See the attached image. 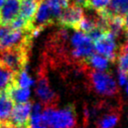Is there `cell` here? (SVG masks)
Masks as SVG:
<instances>
[{"mask_svg": "<svg viewBox=\"0 0 128 128\" xmlns=\"http://www.w3.org/2000/svg\"><path fill=\"white\" fill-rule=\"evenodd\" d=\"M82 72L85 75L86 86L91 92L105 97H115L119 93L116 81L108 72L93 69L84 64Z\"/></svg>", "mask_w": 128, "mask_h": 128, "instance_id": "6da1fadb", "label": "cell"}, {"mask_svg": "<svg viewBox=\"0 0 128 128\" xmlns=\"http://www.w3.org/2000/svg\"><path fill=\"white\" fill-rule=\"evenodd\" d=\"M41 118L48 128H77V114L72 104L62 109L57 106L44 107Z\"/></svg>", "mask_w": 128, "mask_h": 128, "instance_id": "7a4b0ae2", "label": "cell"}, {"mask_svg": "<svg viewBox=\"0 0 128 128\" xmlns=\"http://www.w3.org/2000/svg\"><path fill=\"white\" fill-rule=\"evenodd\" d=\"M31 46H16L0 49V66L12 72L26 69Z\"/></svg>", "mask_w": 128, "mask_h": 128, "instance_id": "3957f363", "label": "cell"}, {"mask_svg": "<svg viewBox=\"0 0 128 128\" xmlns=\"http://www.w3.org/2000/svg\"><path fill=\"white\" fill-rule=\"evenodd\" d=\"M37 76V86L35 92L41 101V104L44 107L56 106L59 101V97L50 87L46 68L43 64L39 67Z\"/></svg>", "mask_w": 128, "mask_h": 128, "instance_id": "277c9868", "label": "cell"}, {"mask_svg": "<svg viewBox=\"0 0 128 128\" xmlns=\"http://www.w3.org/2000/svg\"><path fill=\"white\" fill-rule=\"evenodd\" d=\"M94 50L97 54L107 58L110 62H116L118 57V46L116 38L111 32H105L95 41Z\"/></svg>", "mask_w": 128, "mask_h": 128, "instance_id": "5b68a950", "label": "cell"}, {"mask_svg": "<svg viewBox=\"0 0 128 128\" xmlns=\"http://www.w3.org/2000/svg\"><path fill=\"white\" fill-rule=\"evenodd\" d=\"M83 18V8L75 4H70L61 12L57 18L56 24L62 28L77 30Z\"/></svg>", "mask_w": 128, "mask_h": 128, "instance_id": "8992f818", "label": "cell"}, {"mask_svg": "<svg viewBox=\"0 0 128 128\" xmlns=\"http://www.w3.org/2000/svg\"><path fill=\"white\" fill-rule=\"evenodd\" d=\"M32 104V103L30 101H26L21 104H16L12 112L7 125L3 126H12L18 128L31 127L30 118H31Z\"/></svg>", "mask_w": 128, "mask_h": 128, "instance_id": "52a82bcc", "label": "cell"}, {"mask_svg": "<svg viewBox=\"0 0 128 128\" xmlns=\"http://www.w3.org/2000/svg\"><path fill=\"white\" fill-rule=\"evenodd\" d=\"M104 113L99 114L95 121V128H112L118 123L121 117V107L109 106L104 103Z\"/></svg>", "mask_w": 128, "mask_h": 128, "instance_id": "ba28073f", "label": "cell"}, {"mask_svg": "<svg viewBox=\"0 0 128 128\" xmlns=\"http://www.w3.org/2000/svg\"><path fill=\"white\" fill-rule=\"evenodd\" d=\"M20 0H6L0 8V26H9L19 16Z\"/></svg>", "mask_w": 128, "mask_h": 128, "instance_id": "9c48e42d", "label": "cell"}, {"mask_svg": "<svg viewBox=\"0 0 128 128\" xmlns=\"http://www.w3.org/2000/svg\"><path fill=\"white\" fill-rule=\"evenodd\" d=\"M39 1L40 0H20L19 16L32 26H33L32 22L37 12Z\"/></svg>", "mask_w": 128, "mask_h": 128, "instance_id": "30bf717a", "label": "cell"}, {"mask_svg": "<svg viewBox=\"0 0 128 128\" xmlns=\"http://www.w3.org/2000/svg\"><path fill=\"white\" fill-rule=\"evenodd\" d=\"M15 106V103L5 92H2L0 95V123L1 126L7 125L12 112Z\"/></svg>", "mask_w": 128, "mask_h": 128, "instance_id": "8fae6325", "label": "cell"}, {"mask_svg": "<svg viewBox=\"0 0 128 128\" xmlns=\"http://www.w3.org/2000/svg\"><path fill=\"white\" fill-rule=\"evenodd\" d=\"M4 92H5L9 95V97L15 103V104L26 102L30 97V91L28 88L19 87L14 84L13 81Z\"/></svg>", "mask_w": 128, "mask_h": 128, "instance_id": "7c38bea8", "label": "cell"}, {"mask_svg": "<svg viewBox=\"0 0 128 128\" xmlns=\"http://www.w3.org/2000/svg\"><path fill=\"white\" fill-rule=\"evenodd\" d=\"M106 10L111 16L118 15L124 17L128 13V0H111Z\"/></svg>", "mask_w": 128, "mask_h": 128, "instance_id": "4fadbf2b", "label": "cell"}, {"mask_svg": "<svg viewBox=\"0 0 128 128\" xmlns=\"http://www.w3.org/2000/svg\"><path fill=\"white\" fill-rule=\"evenodd\" d=\"M109 62L110 61L107 58L96 53H93L92 55L87 58L86 60L84 61V63L87 66H89L90 67L96 70H99V71L107 70L108 67H109Z\"/></svg>", "mask_w": 128, "mask_h": 128, "instance_id": "5bb4252c", "label": "cell"}, {"mask_svg": "<svg viewBox=\"0 0 128 128\" xmlns=\"http://www.w3.org/2000/svg\"><path fill=\"white\" fill-rule=\"evenodd\" d=\"M13 83L21 88H29L33 84L32 78L29 76L26 69L22 70L19 72H15L13 76Z\"/></svg>", "mask_w": 128, "mask_h": 128, "instance_id": "9a60e30c", "label": "cell"}, {"mask_svg": "<svg viewBox=\"0 0 128 128\" xmlns=\"http://www.w3.org/2000/svg\"><path fill=\"white\" fill-rule=\"evenodd\" d=\"M53 12L54 15L58 18L61 12L69 5L70 0H44Z\"/></svg>", "mask_w": 128, "mask_h": 128, "instance_id": "2e32d148", "label": "cell"}, {"mask_svg": "<svg viewBox=\"0 0 128 128\" xmlns=\"http://www.w3.org/2000/svg\"><path fill=\"white\" fill-rule=\"evenodd\" d=\"M14 72L0 66V89L5 91L13 81Z\"/></svg>", "mask_w": 128, "mask_h": 128, "instance_id": "e0dca14e", "label": "cell"}, {"mask_svg": "<svg viewBox=\"0 0 128 128\" xmlns=\"http://www.w3.org/2000/svg\"><path fill=\"white\" fill-rule=\"evenodd\" d=\"M116 61H118V70L128 76V52L118 53Z\"/></svg>", "mask_w": 128, "mask_h": 128, "instance_id": "ac0fdd59", "label": "cell"}, {"mask_svg": "<svg viewBox=\"0 0 128 128\" xmlns=\"http://www.w3.org/2000/svg\"><path fill=\"white\" fill-rule=\"evenodd\" d=\"M111 0H89V5L87 10H94L99 12L105 9L110 4Z\"/></svg>", "mask_w": 128, "mask_h": 128, "instance_id": "d6986e66", "label": "cell"}, {"mask_svg": "<svg viewBox=\"0 0 128 128\" xmlns=\"http://www.w3.org/2000/svg\"><path fill=\"white\" fill-rule=\"evenodd\" d=\"M118 82L120 86H125L128 82V76L119 70H118Z\"/></svg>", "mask_w": 128, "mask_h": 128, "instance_id": "ffe728a7", "label": "cell"}, {"mask_svg": "<svg viewBox=\"0 0 128 128\" xmlns=\"http://www.w3.org/2000/svg\"><path fill=\"white\" fill-rule=\"evenodd\" d=\"M124 26H125V30H128V13L124 16Z\"/></svg>", "mask_w": 128, "mask_h": 128, "instance_id": "44dd1931", "label": "cell"}, {"mask_svg": "<svg viewBox=\"0 0 128 128\" xmlns=\"http://www.w3.org/2000/svg\"><path fill=\"white\" fill-rule=\"evenodd\" d=\"M125 38H126V40L125 41H127L128 42V30H125Z\"/></svg>", "mask_w": 128, "mask_h": 128, "instance_id": "7402d4cb", "label": "cell"}, {"mask_svg": "<svg viewBox=\"0 0 128 128\" xmlns=\"http://www.w3.org/2000/svg\"><path fill=\"white\" fill-rule=\"evenodd\" d=\"M6 1V0H0V8H1L2 7V5L4 4H5V2Z\"/></svg>", "mask_w": 128, "mask_h": 128, "instance_id": "603a6c76", "label": "cell"}, {"mask_svg": "<svg viewBox=\"0 0 128 128\" xmlns=\"http://www.w3.org/2000/svg\"><path fill=\"white\" fill-rule=\"evenodd\" d=\"M126 92L128 93V82L126 83Z\"/></svg>", "mask_w": 128, "mask_h": 128, "instance_id": "cb8c5ba5", "label": "cell"}, {"mask_svg": "<svg viewBox=\"0 0 128 128\" xmlns=\"http://www.w3.org/2000/svg\"><path fill=\"white\" fill-rule=\"evenodd\" d=\"M2 92H3V91H2V90H1V89H0V95H1V93H2Z\"/></svg>", "mask_w": 128, "mask_h": 128, "instance_id": "d4e9b609", "label": "cell"}, {"mask_svg": "<svg viewBox=\"0 0 128 128\" xmlns=\"http://www.w3.org/2000/svg\"><path fill=\"white\" fill-rule=\"evenodd\" d=\"M0 127H1V123H0Z\"/></svg>", "mask_w": 128, "mask_h": 128, "instance_id": "484cf974", "label": "cell"}]
</instances>
